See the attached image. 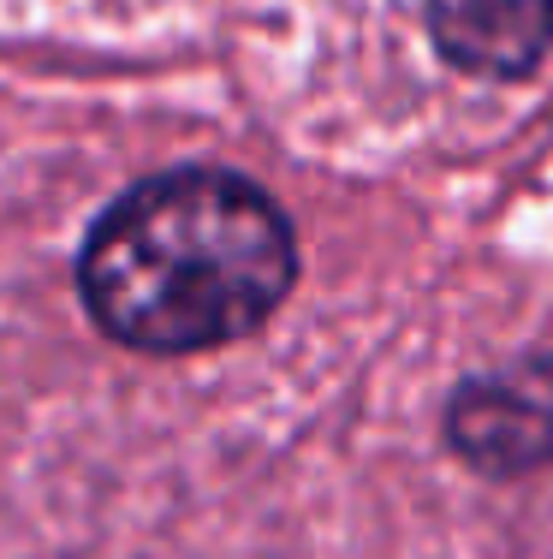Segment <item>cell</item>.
Instances as JSON below:
<instances>
[{"instance_id":"3957f363","label":"cell","mask_w":553,"mask_h":559,"mask_svg":"<svg viewBox=\"0 0 553 559\" xmlns=\"http://www.w3.org/2000/svg\"><path fill=\"white\" fill-rule=\"evenodd\" d=\"M429 36L470 78H530L553 48V0H429Z\"/></svg>"},{"instance_id":"6da1fadb","label":"cell","mask_w":553,"mask_h":559,"mask_svg":"<svg viewBox=\"0 0 553 559\" xmlns=\"http://www.w3.org/2000/svg\"><path fill=\"white\" fill-rule=\"evenodd\" d=\"M298 238L262 185L179 167L120 191L77 250V304L113 345L149 357L215 352L286 304Z\"/></svg>"},{"instance_id":"7a4b0ae2","label":"cell","mask_w":553,"mask_h":559,"mask_svg":"<svg viewBox=\"0 0 553 559\" xmlns=\"http://www.w3.org/2000/svg\"><path fill=\"white\" fill-rule=\"evenodd\" d=\"M446 441L489 476H524L553 464V357H518L500 376L465 381Z\"/></svg>"}]
</instances>
